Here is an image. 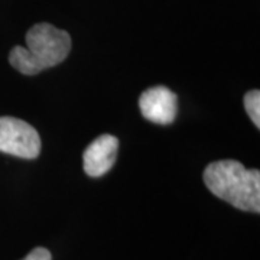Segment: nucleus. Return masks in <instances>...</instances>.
<instances>
[{"instance_id": "f257e3e1", "label": "nucleus", "mask_w": 260, "mask_h": 260, "mask_svg": "<svg viewBox=\"0 0 260 260\" xmlns=\"http://www.w3.org/2000/svg\"><path fill=\"white\" fill-rule=\"evenodd\" d=\"M204 184L215 197L233 207L260 213V172L247 169L237 160L213 162L204 171Z\"/></svg>"}, {"instance_id": "423d86ee", "label": "nucleus", "mask_w": 260, "mask_h": 260, "mask_svg": "<svg viewBox=\"0 0 260 260\" xmlns=\"http://www.w3.org/2000/svg\"><path fill=\"white\" fill-rule=\"evenodd\" d=\"M244 107L253 124L259 129L260 127V91L251 90L244 95Z\"/></svg>"}, {"instance_id": "20e7f679", "label": "nucleus", "mask_w": 260, "mask_h": 260, "mask_svg": "<svg viewBox=\"0 0 260 260\" xmlns=\"http://www.w3.org/2000/svg\"><path fill=\"white\" fill-rule=\"evenodd\" d=\"M139 109L146 120L156 124H171L177 117V94L165 85L150 87L140 95Z\"/></svg>"}, {"instance_id": "7ed1b4c3", "label": "nucleus", "mask_w": 260, "mask_h": 260, "mask_svg": "<svg viewBox=\"0 0 260 260\" xmlns=\"http://www.w3.org/2000/svg\"><path fill=\"white\" fill-rule=\"evenodd\" d=\"M0 152L22 159H37L41 138L35 127L16 117H0Z\"/></svg>"}, {"instance_id": "0eeeda50", "label": "nucleus", "mask_w": 260, "mask_h": 260, "mask_svg": "<svg viewBox=\"0 0 260 260\" xmlns=\"http://www.w3.org/2000/svg\"><path fill=\"white\" fill-rule=\"evenodd\" d=\"M23 260H52V256L45 247H37L30 251Z\"/></svg>"}, {"instance_id": "39448f33", "label": "nucleus", "mask_w": 260, "mask_h": 260, "mask_svg": "<svg viewBox=\"0 0 260 260\" xmlns=\"http://www.w3.org/2000/svg\"><path fill=\"white\" fill-rule=\"evenodd\" d=\"M119 139L112 135H102L84 150L83 165L88 177L99 178L107 174L117 159Z\"/></svg>"}, {"instance_id": "f03ea898", "label": "nucleus", "mask_w": 260, "mask_h": 260, "mask_svg": "<svg viewBox=\"0 0 260 260\" xmlns=\"http://www.w3.org/2000/svg\"><path fill=\"white\" fill-rule=\"evenodd\" d=\"M71 51L68 32L51 23H38L26 34V48L15 47L9 54L10 65L25 75L38 73L61 64Z\"/></svg>"}]
</instances>
